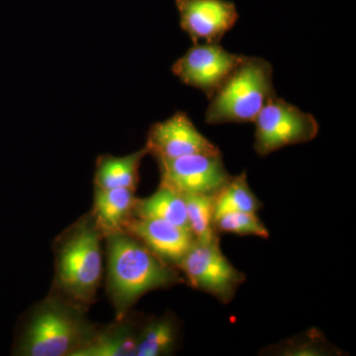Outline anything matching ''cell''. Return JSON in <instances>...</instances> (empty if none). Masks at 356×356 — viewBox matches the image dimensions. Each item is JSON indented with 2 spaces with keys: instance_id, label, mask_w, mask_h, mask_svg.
<instances>
[{
  "instance_id": "cell-5",
  "label": "cell",
  "mask_w": 356,
  "mask_h": 356,
  "mask_svg": "<svg viewBox=\"0 0 356 356\" xmlns=\"http://www.w3.org/2000/svg\"><path fill=\"white\" fill-rule=\"evenodd\" d=\"M254 123V149L261 156L284 147L311 142L318 133L313 115L276 96L266 103Z\"/></svg>"
},
{
  "instance_id": "cell-20",
  "label": "cell",
  "mask_w": 356,
  "mask_h": 356,
  "mask_svg": "<svg viewBox=\"0 0 356 356\" xmlns=\"http://www.w3.org/2000/svg\"><path fill=\"white\" fill-rule=\"evenodd\" d=\"M214 229L218 233L234 234L238 236H254L267 238L268 229L257 213L229 212L215 218Z\"/></svg>"
},
{
  "instance_id": "cell-16",
  "label": "cell",
  "mask_w": 356,
  "mask_h": 356,
  "mask_svg": "<svg viewBox=\"0 0 356 356\" xmlns=\"http://www.w3.org/2000/svg\"><path fill=\"white\" fill-rule=\"evenodd\" d=\"M179 329L170 314L144 318L140 325L136 356H163L175 353L178 346Z\"/></svg>"
},
{
  "instance_id": "cell-2",
  "label": "cell",
  "mask_w": 356,
  "mask_h": 356,
  "mask_svg": "<svg viewBox=\"0 0 356 356\" xmlns=\"http://www.w3.org/2000/svg\"><path fill=\"white\" fill-rule=\"evenodd\" d=\"M105 238L108 259L107 290L117 318L127 315L143 295L184 281L177 267L163 261L124 229Z\"/></svg>"
},
{
  "instance_id": "cell-11",
  "label": "cell",
  "mask_w": 356,
  "mask_h": 356,
  "mask_svg": "<svg viewBox=\"0 0 356 356\" xmlns=\"http://www.w3.org/2000/svg\"><path fill=\"white\" fill-rule=\"evenodd\" d=\"M124 231L175 267L195 243L191 231L163 220L132 217L126 222Z\"/></svg>"
},
{
  "instance_id": "cell-1",
  "label": "cell",
  "mask_w": 356,
  "mask_h": 356,
  "mask_svg": "<svg viewBox=\"0 0 356 356\" xmlns=\"http://www.w3.org/2000/svg\"><path fill=\"white\" fill-rule=\"evenodd\" d=\"M86 312L53 289L21 321L13 355L74 356L86 346L97 327L89 322Z\"/></svg>"
},
{
  "instance_id": "cell-7",
  "label": "cell",
  "mask_w": 356,
  "mask_h": 356,
  "mask_svg": "<svg viewBox=\"0 0 356 356\" xmlns=\"http://www.w3.org/2000/svg\"><path fill=\"white\" fill-rule=\"evenodd\" d=\"M158 161L161 184L180 194L216 196L233 177L220 153L189 154Z\"/></svg>"
},
{
  "instance_id": "cell-17",
  "label": "cell",
  "mask_w": 356,
  "mask_h": 356,
  "mask_svg": "<svg viewBox=\"0 0 356 356\" xmlns=\"http://www.w3.org/2000/svg\"><path fill=\"white\" fill-rule=\"evenodd\" d=\"M261 202L248 184L245 172L232 177L229 184L215 196L214 219L229 212L257 213Z\"/></svg>"
},
{
  "instance_id": "cell-10",
  "label": "cell",
  "mask_w": 356,
  "mask_h": 356,
  "mask_svg": "<svg viewBox=\"0 0 356 356\" xmlns=\"http://www.w3.org/2000/svg\"><path fill=\"white\" fill-rule=\"evenodd\" d=\"M182 30L194 44L217 43L235 26L238 13L228 0H175Z\"/></svg>"
},
{
  "instance_id": "cell-6",
  "label": "cell",
  "mask_w": 356,
  "mask_h": 356,
  "mask_svg": "<svg viewBox=\"0 0 356 356\" xmlns=\"http://www.w3.org/2000/svg\"><path fill=\"white\" fill-rule=\"evenodd\" d=\"M177 268L191 287L212 295L224 304L234 299L245 281V274L222 254L219 240L212 243L195 241Z\"/></svg>"
},
{
  "instance_id": "cell-12",
  "label": "cell",
  "mask_w": 356,
  "mask_h": 356,
  "mask_svg": "<svg viewBox=\"0 0 356 356\" xmlns=\"http://www.w3.org/2000/svg\"><path fill=\"white\" fill-rule=\"evenodd\" d=\"M144 318L131 316L117 318L95 334L74 356H136L140 325Z\"/></svg>"
},
{
  "instance_id": "cell-14",
  "label": "cell",
  "mask_w": 356,
  "mask_h": 356,
  "mask_svg": "<svg viewBox=\"0 0 356 356\" xmlns=\"http://www.w3.org/2000/svg\"><path fill=\"white\" fill-rule=\"evenodd\" d=\"M147 154L149 149L145 146L125 156H100L96 161L95 187L136 191L139 182L140 163Z\"/></svg>"
},
{
  "instance_id": "cell-15",
  "label": "cell",
  "mask_w": 356,
  "mask_h": 356,
  "mask_svg": "<svg viewBox=\"0 0 356 356\" xmlns=\"http://www.w3.org/2000/svg\"><path fill=\"white\" fill-rule=\"evenodd\" d=\"M133 217L163 220L191 231L184 196L161 184L149 197L137 199Z\"/></svg>"
},
{
  "instance_id": "cell-18",
  "label": "cell",
  "mask_w": 356,
  "mask_h": 356,
  "mask_svg": "<svg viewBox=\"0 0 356 356\" xmlns=\"http://www.w3.org/2000/svg\"><path fill=\"white\" fill-rule=\"evenodd\" d=\"M181 195L186 205L189 229L196 242L212 243L219 240L214 229L215 196Z\"/></svg>"
},
{
  "instance_id": "cell-9",
  "label": "cell",
  "mask_w": 356,
  "mask_h": 356,
  "mask_svg": "<svg viewBox=\"0 0 356 356\" xmlns=\"http://www.w3.org/2000/svg\"><path fill=\"white\" fill-rule=\"evenodd\" d=\"M146 147L156 159L180 158L195 154H219V147L199 132L189 117L177 112L168 120L154 124Z\"/></svg>"
},
{
  "instance_id": "cell-13",
  "label": "cell",
  "mask_w": 356,
  "mask_h": 356,
  "mask_svg": "<svg viewBox=\"0 0 356 356\" xmlns=\"http://www.w3.org/2000/svg\"><path fill=\"white\" fill-rule=\"evenodd\" d=\"M136 201L133 189L95 187L90 213L105 236L124 229L126 222L133 217Z\"/></svg>"
},
{
  "instance_id": "cell-4",
  "label": "cell",
  "mask_w": 356,
  "mask_h": 356,
  "mask_svg": "<svg viewBox=\"0 0 356 356\" xmlns=\"http://www.w3.org/2000/svg\"><path fill=\"white\" fill-rule=\"evenodd\" d=\"M275 95L273 65L261 58H248L211 96L205 120L209 124L254 122Z\"/></svg>"
},
{
  "instance_id": "cell-3",
  "label": "cell",
  "mask_w": 356,
  "mask_h": 356,
  "mask_svg": "<svg viewBox=\"0 0 356 356\" xmlns=\"http://www.w3.org/2000/svg\"><path fill=\"white\" fill-rule=\"evenodd\" d=\"M103 240L104 234L88 213L55 241L54 289L86 311L102 283Z\"/></svg>"
},
{
  "instance_id": "cell-8",
  "label": "cell",
  "mask_w": 356,
  "mask_h": 356,
  "mask_svg": "<svg viewBox=\"0 0 356 356\" xmlns=\"http://www.w3.org/2000/svg\"><path fill=\"white\" fill-rule=\"evenodd\" d=\"M245 58L217 43L194 44L173 64L172 72L182 83L212 96Z\"/></svg>"
},
{
  "instance_id": "cell-19",
  "label": "cell",
  "mask_w": 356,
  "mask_h": 356,
  "mask_svg": "<svg viewBox=\"0 0 356 356\" xmlns=\"http://www.w3.org/2000/svg\"><path fill=\"white\" fill-rule=\"evenodd\" d=\"M266 351L274 355L324 356L336 355L339 350L329 343L322 332L314 329L303 336L288 339L280 344L270 346Z\"/></svg>"
}]
</instances>
